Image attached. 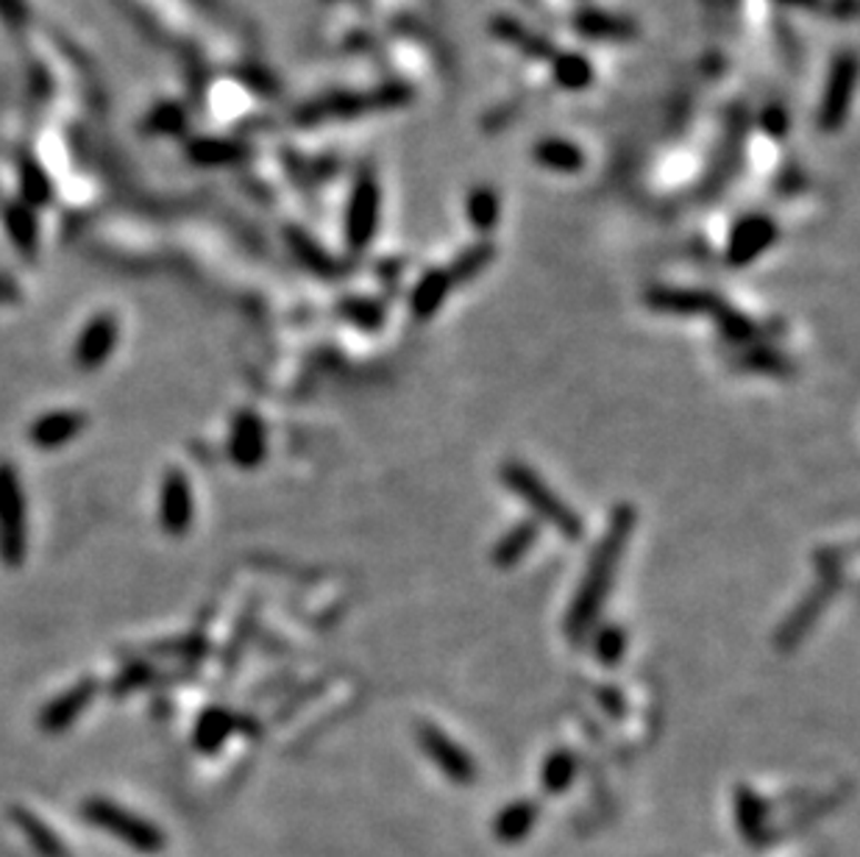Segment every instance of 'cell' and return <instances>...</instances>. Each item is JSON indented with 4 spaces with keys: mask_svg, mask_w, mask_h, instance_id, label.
Wrapping results in <instances>:
<instances>
[{
    "mask_svg": "<svg viewBox=\"0 0 860 857\" xmlns=\"http://www.w3.org/2000/svg\"><path fill=\"white\" fill-rule=\"evenodd\" d=\"M382 218V190L374 168L360 170L346 209V243L354 254H363L376 240Z\"/></svg>",
    "mask_w": 860,
    "mask_h": 857,
    "instance_id": "obj_5",
    "label": "cell"
},
{
    "mask_svg": "<svg viewBox=\"0 0 860 857\" xmlns=\"http://www.w3.org/2000/svg\"><path fill=\"white\" fill-rule=\"evenodd\" d=\"M736 818L741 835L747 840H760L766 835V821H769V805L755 794L752 788L741 785L736 790Z\"/></svg>",
    "mask_w": 860,
    "mask_h": 857,
    "instance_id": "obj_21",
    "label": "cell"
},
{
    "mask_svg": "<svg viewBox=\"0 0 860 857\" xmlns=\"http://www.w3.org/2000/svg\"><path fill=\"white\" fill-rule=\"evenodd\" d=\"M552 70H555V81L568 92H583L594 84V64L588 57L571 51H557L552 59Z\"/></svg>",
    "mask_w": 860,
    "mask_h": 857,
    "instance_id": "obj_22",
    "label": "cell"
},
{
    "mask_svg": "<svg viewBox=\"0 0 860 857\" xmlns=\"http://www.w3.org/2000/svg\"><path fill=\"white\" fill-rule=\"evenodd\" d=\"M502 476V485L509 487V493L518 496V502L527 504L533 510V515L544 524H549L552 530L560 532L563 537H571V541H579L585 535V524L579 518V513L574 507H568L544 480L535 468H529L527 463L522 460H509V463L502 465L498 471Z\"/></svg>",
    "mask_w": 860,
    "mask_h": 857,
    "instance_id": "obj_2",
    "label": "cell"
},
{
    "mask_svg": "<svg viewBox=\"0 0 860 857\" xmlns=\"http://www.w3.org/2000/svg\"><path fill=\"white\" fill-rule=\"evenodd\" d=\"M418 744L424 755L446 774L452 783L471 785L476 779V763L463 746L454 738H448L435 724H418Z\"/></svg>",
    "mask_w": 860,
    "mask_h": 857,
    "instance_id": "obj_7",
    "label": "cell"
},
{
    "mask_svg": "<svg viewBox=\"0 0 860 857\" xmlns=\"http://www.w3.org/2000/svg\"><path fill=\"white\" fill-rule=\"evenodd\" d=\"M234 729V718L226 710H210L201 718L199 729H195V740H199L201 749L212 752L226 740V735Z\"/></svg>",
    "mask_w": 860,
    "mask_h": 857,
    "instance_id": "obj_31",
    "label": "cell"
},
{
    "mask_svg": "<svg viewBox=\"0 0 860 857\" xmlns=\"http://www.w3.org/2000/svg\"><path fill=\"white\" fill-rule=\"evenodd\" d=\"M490 34L498 42H504V46L515 48L522 57L535 59V62H552L557 53L555 42L546 40L544 34L533 31L529 26H524L522 20L509 18V14H496L490 20Z\"/></svg>",
    "mask_w": 860,
    "mask_h": 857,
    "instance_id": "obj_10",
    "label": "cell"
},
{
    "mask_svg": "<svg viewBox=\"0 0 860 857\" xmlns=\"http://www.w3.org/2000/svg\"><path fill=\"white\" fill-rule=\"evenodd\" d=\"M760 125H763L766 134L771 137H782L788 131V114L782 107H769L760 118Z\"/></svg>",
    "mask_w": 860,
    "mask_h": 857,
    "instance_id": "obj_32",
    "label": "cell"
},
{
    "mask_svg": "<svg viewBox=\"0 0 860 857\" xmlns=\"http://www.w3.org/2000/svg\"><path fill=\"white\" fill-rule=\"evenodd\" d=\"M635 521H638L635 510L629 504H618L610 513L605 535L599 537V543L590 552L588 568H585L577 596H574L566 613V635L574 643H583L594 632L601 607L610 596L613 579H616L618 565H621L624 552H627L629 537H633Z\"/></svg>",
    "mask_w": 860,
    "mask_h": 857,
    "instance_id": "obj_1",
    "label": "cell"
},
{
    "mask_svg": "<svg viewBox=\"0 0 860 857\" xmlns=\"http://www.w3.org/2000/svg\"><path fill=\"white\" fill-rule=\"evenodd\" d=\"M287 240H290V249H293V254L299 256L301 265H304L306 271H312L315 276H321V279H337L340 276V262L334 260V256H328L326 251H323L321 245H317L315 240L310 238V234L299 232V229H290Z\"/></svg>",
    "mask_w": 860,
    "mask_h": 857,
    "instance_id": "obj_23",
    "label": "cell"
},
{
    "mask_svg": "<svg viewBox=\"0 0 860 857\" xmlns=\"http://www.w3.org/2000/svg\"><path fill=\"white\" fill-rule=\"evenodd\" d=\"M838 591H841V552H836L832 563H821V579L805 593L802 602L782 621L780 629H777V646L786 652L799 646V643L810 635V629L819 624L827 604L832 602V596H836Z\"/></svg>",
    "mask_w": 860,
    "mask_h": 857,
    "instance_id": "obj_4",
    "label": "cell"
},
{
    "mask_svg": "<svg viewBox=\"0 0 860 857\" xmlns=\"http://www.w3.org/2000/svg\"><path fill=\"white\" fill-rule=\"evenodd\" d=\"M265 423L254 412H240L232 423V435H229V454L234 463L240 468H256L265 460Z\"/></svg>",
    "mask_w": 860,
    "mask_h": 857,
    "instance_id": "obj_12",
    "label": "cell"
},
{
    "mask_svg": "<svg viewBox=\"0 0 860 857\" xmlns=\"http://www.w3.org/2000/svg\"><path fill=\"white\" fill-rule=\"evenodd\" d=\"M780 3H791V7H816L819 0H780Z\"/></svg>",
    "mask_w": 860,
    "mask_h": 857,
    "instance_id": "obj_34",
    "label": "cell"
},
{
    "mask_svg": "<svg viewBox=\"0 0 860 857\" xmlns=\"http://www.w3.org/2000/svg\"><path fill=\"white\" fill-rule=\"evenodd\" d=\"M574 777H577V757L568 749L552 752L544 760V766H540V788L546 794H566Z\"/></svg>",
    "mask_w": 860,
    "mask_h": 857,
    "instance_id": "obj_26",
    "label": "cell"
},
{
    "mask_svg": "<svg viewBox=\"0 0 860 857\" xmlns=\"http://www.w3.org/2000/svg\"><path fill=\"white\" fill-rule=\"evenodd\" d=\"M468 221L476 232H490L498 223V195L487 184L476 186L468 195Z\"/></svg>",
    "mask_w": 860,
    "mask_h": 857,
    "instance_id": "obj_30",
    "label": "cell"
},
{
    "mask_svg": "<svg viewBox=\"0 0 860 857\" xmlns=\"http://www.w3.org/2000/svg\"><path fill=\"white\" fill-rule=\"evenodd\" d=\"M535 162L544 170L552 173L574 175L585 170V151L571 140H563V137H544V140L535 142L533 148Z\"/></svg>",
    "mask_w": 860,
    "mask_h": 857,
    "instance_id": "obj_16",
    "label": "cell"
},
{
    "mask_svg": "<svg viewBox=\"0 0 860 857\" xmlns=\"http://www.w3.org/2000/svg\"><path fill=\"white\" fill-rule=\"evenodd\" d=\"M118 343V323L112 315H98L90 326L81 332L79 345H75V362L81 367H98L109 360Z\"/></svg>",
    "mask_w": 860,
    "mask_h": 857,
    "instance_id": "obj_15",
    "label": "cell"
},
{
    "mask_svg": "<svg viewBox=\"0 0 860 857\" xmlns=\"http://www.w3.org/2000/svg\"><path fill=\"white\" fill-rule=\"evenodd\" d=\"M854 84H858V62L852 53H841L832 62L830 79H827L824 98L819 107V125L824 131H838L847 120L849 107H852Z\"/></svg>",
    "mask_w": 860,
    "mask_h": 857,
    "instance_id": "obj_8",
    "label": "cell"
},
{
    "mask_svg": "<svg viewBox=\"0 0 860 857\" xmlns=\"http://www.w3.org/2000/svg\"><path fill=\"white\" fill-rule=\"evenodd\" d=\"M159 521L170 535H184L193 521V493H190L188 480L179 471H170L162 482V496H159Z\"/></svg>",
    "mask_w": 860,
    "mask_h": 857,
    "instance_id": "obj_11",
    "label": "cell"
},
{
    "mask_svg": "<svg viewBox=\"0 0 860 857\" xmlns=\"http://www.w3.org/2000/svg\"><path fill=\"white\" fill-rule=\"evenodd\" d=\"M337 312L343 315V321L363 329V332H380V329L385 326V306H382L376 299H368V295H352V299H343L340 301Z\"/></svg>",
    "mask_w": 860,
    "mask_h": 857,
    "instance_id": "obj_27",
    "label": "cell"
},
{
    "mask_svg": "<svg viewBox=\"0 0 860 857\" xmlns=\"http://www.w3.org/2000/svg\"><path fill=\"white\" fill-rule=\"evenodd\" d=\"M646 304L657 312H668V315H705V312L714 315L721 299L714 293H705V290L655 288L646 295Z\"/></svg>",
    "mask_w": 860,
    "mask_h": 857,
    "instance_id": "obj_13",
    "label": "cell"
},
{
    "mask_svg": "<svg viewBox=\"0 0 860 857\" xmlns=\"http://www.w3.org/2000/svg\"><path fill=\"white\" fill-rule=\"evenodd\" d=\"M599 705L605 707L610 716H618V718L627 713V702H624L621 690H616V688H601L599 690Z\"/></svg>",
    "mask_w": 860,
    "mask_h": 857,
    "instance_id": "obj_33",
    "label": "cell"
},
{
    "mask_svg": "<svg viewBox=\"0 0 860 857\" xmlns=\"http://www.w3.org/2000/svg\"><path fill=\"white\" fill-rule=\"evenodd\" d=\"M540 816L538 801L533 799H518L513 805H507L504 810H498L496 821H493V835L502 844H518V840L527 838L533 833L535 821Z\"/></svg>",
    "mask_w": 860,
    "mask_h": 857,
    "instance_id": "obj_18",
    "label": "cell"
},
{
    "mask_svg": "<svg viewBox=\"0 0 860 857\" xmlns=\"http://www.w3.org/2000/svg\"><path fill=\"white\" fill-rule=\"evenodd\" d=\"M738 367L749 373H763V376H788V373H793V362L782 351L763 343L743 345V354L738 356Z\"/></svg>",
    "mask_w": 860,
    "mask_h": 857,
    "instance_id": "obj_24",
    "label": "cell"
},
{
    "mask_svg": "<svg viewBox=\"0 0 860 857\" xmlns=\"http://www.w3.org/2000/svg\"><path fill=\"white\" fill-rule=\"evenodd\" d=\"M577 34L585 40L596 42H629L638 37V26L635 20L624 18V14L601 12V9H583L574 20Z\"/></svg>",
    "mask_w": 860,
    "mask_h": 857,
    "instance_id": "obj_14",
    "label": "cell"
},
{
    "mask_svg": "<svg viewBox=\"0 0 860 857\" xmlns=\"http://www.w3.org/2000/svg\"><path fill=\"white\" fill-rule=\"evenodd\" d=\"M590 646H594V657L605 668H616L624 663L627 655V632L621 624H601L590 632Z\"/></svg>",
    "mask_w": 860,
    "mask_h": 857,
    "instance_id": "obj_25",
    "label": "cell"
},
{
    "mask_svg": "<svg viewBox=\"0 0 860 857\" xmlns=\"http://www.w3.org/2000/svg\"><path fill=\"white\" fill-rule=\"evenodd\" d=\"M780 238V229L766 214H749L732 226L727 240V262L732 268H747L766 254Z\"/></svg>",
    "mask_w": 860,
    "mask_h": 857,
    "instance_id": "obj_9",
    "label": "cell"
},
{
    "mask_svg": "<svg viewBox=\"0 0 860 857\" xmlns=\"http://www.w3.org/2000/svg\"><path fill=\"white\" fill-rule=\"evenodd\" d=\"M496 260V245L493 243H476L471 245L465 254H459L457 260L452 262V265L446 268L448 276H452L454 288H459V284H468L471 279L482 276V271H485L490 262Z\"/></svg>",
    "mask_w": 860,
    "mask_h": 857,
    "instance_id": "obj_28",
    "label": "cell"
},
{
    "mask_svg": "<svg viewBox=\"0 0 860 857\" xmlns=\"http://www.w3.org/2000/svg\"><path fill=\"white\" fill-rule=\"evenodd\" d=\"M454 290L452 276H448L446 268H432L415 284L413 295H409V310L418 321H429L443 304H446L448 293Z\"/></svg>",
    "mask_w": 860,
    "mask_h": 857,
    "instance_id": "obj_17",
    "label": "cell"
},
{
    "mask_svg": "<svg viewBox=\"0 0 860 857\" xmlns=\"http://www.w3.org/2000/svg\"><path fill=\"white\" fill-rule=\"evenodd\" d=\"M26 554V496L12 465H0V557L18 565Z\"/></svg>",
    "mask_w": 860,
    "mask_h": 857,
    "instance_id": "obj_6",
    "label": "cell"
},
{
    "mask_svg": "<svg viewBox=\"0 0 860 857\" xmlns=\"http://www.w3.org/2000/svg\"><path fill=\"white\" fill-rule=\"evenodd\" d=\"M81 426H84V415L79 412H51L31 426V443L42 448L64 446L79 435Z\"/></svg>",
    "mask_w": 860,
    "mask_h": 857,
    "instance_id": "obj_20",
    "label": "cell"
},
{
    "mask_svg": "<svg viewBox=\"0 0 860 857\" xmlns=\"http://www.w3.org/2000/svg\"><path fill=\"white\" fill-rule=\"evenodd\" d=\"M413 101V90L407 84H382L376 90L363 92H337L323 101L310 103L301 109V123H326V120H352L368 112H391V109H402Z\"/></svg>",
    "mask_w": 860,
    "mask_h": 857,
    "instance_id": "obj_3",
    "label": "cell"
},
{
    "mask_svg": "<svg viewBox=\"0 0 860 857\" xmlns=\"http://www.w3.org/2000/svg\"><path fill=\"white\" fill-rule=\"evenodd\" d=\"M90 696H92V685L90 683L79 685V688H73V690H70V694H64L62 699L53 702V705L45 710V716H42L45 727L48 729L68 727V724L73 722V718L79 716L81 710H84L87 702H90Z\"/></svg>",
    "mask_w": 860,
    "mask_h": 857,
    "instance_id": "obj_29",
    "label": "cell"
},
{
    "mask_svg": "<svg viewBox=\"0 0 860 857\" xmlns=\"http://www.w3.org/2000/svg\"><path fill=\"white\" fill-rule=\"evenodd\" d=\"M538 537V521H522V524H515L513 530L504 532L496 546H493V563H496L498 568H513V565H518L533 552Z\"/></svg>",
    "mask_w": 860,
    "mask_h": 857,
    "instance_id": "obj_19",
    "label": "cell"
}]
</instances>
